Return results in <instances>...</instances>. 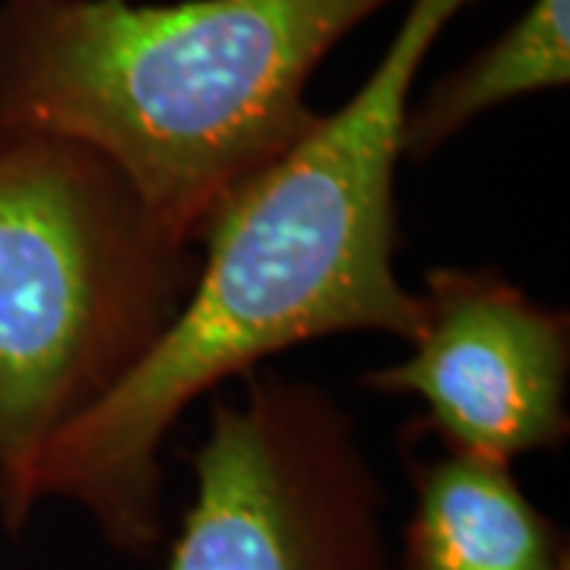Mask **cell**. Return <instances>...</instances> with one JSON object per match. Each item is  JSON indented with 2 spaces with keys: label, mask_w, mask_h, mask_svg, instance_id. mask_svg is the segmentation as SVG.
Segmentation results:
<instances>
[{
  "label": "cell",
  "mask_w": 570,
  "mask_h": 570,
  "mask_svg": "<svg viewBox=\"0 0 570 570\" xmlns=\"http://www.w3.org/2000/svg\"><path fill=\"white\" fill-rule=\"evenodd\" d=\"M469 3L409 0L358 92L317 115L216 213L181 317L108 403L48 450L39 501L77 504L111 549L146 558L165 539V438L200 396L311 340L415 336L419 295L393 266L403 124L428 51Z\"/></svg>",
  "instance_id": "cell-1"
},
{
  "label": "cell",
  "mask_w": 570,
  "mask_h": 570,
  "mask_svg": "<svg viewBox=\"0 0 570 570\" xmlns=\"http://www.w3.org/2000/svg\"><path fill=\"white\" fill-rule=\"evenodd\" d=\"M393 0H3L0 140H77L184 242L311 130L307 82Z\"/></svg>",
  "instance_id": "cell-2"
},
{
  "label": "cell",
  "mask_w": 570,
  "mask_h": 570,
  "mask_svg": "<svg viewBox=\"0 0 570 570\" xmlns=\"http://www.w3.org/2000/svg\"><path fill=\"white\" fill-rule=\"evenodd\" d=\"M200 250L102 153L61 137L0 140V517L39 508L48 450L159 348L197 285Z\"/></svg>",
  "instance_id": "cell-3"
},
{
  "label": "cell",
  "mask_w": 570,
  "mask_h": 570,
  "mask_svg": "<svg viewBox=\"0 0 570 570\" xmlns=\"http://www.w3.org/2000/svg\"><path fill=\"white\" fill-rule=\"evenodd\" d=\"M168 570H393L387 491L355 419L314 381L247 371L190 453Z\"/></svg>",
  "instance_id": "cell-4"
},
{
  "label": "cell",
  "mask_w": 570,
  "mask_h": 570,
  "mask_svg": "<svg viewBox=\"0 0 570 570\" xmlns=\"http://www.w3.org/2000/svg\"><path fill=\"white\" fill-rule=\"evenodd\" d=\"M419 326L396 365L367 371L377 393L425 403L412 434L498 463L558 450L570 434L568 311L539 305L491 269L434 266L422 279Z\"/></svg>",
  "instance_id": "cell-5"
},
{
  "label": "cell",
  "mask_w": 570,
  "mask_h": 570,
  "mask_svg": "<svg viewBox=\"0 0 570 570\" xmlns=\"http://www.w3.org/2000/svg\"><path fill=\"white\" fill-rule=\"evenodd\" d=\"M412 485L400 570H570L564 532L510 463L441 450L412 460Z\"/></svg>",
  "instance_id": "cell-6"
},
{
  "label": "cell",
  "mask_w": 570,
  "mask_h": 570,
  "mask_svg": "<svg viewBox=\"0 0 570 570\" xmlns=\"http://www.w3.org/2000/svg\"><path fill=\"white\" fill-rule=\"evenodd\" d=\"M570 80V0H532L498 39L434 82L403 124V159H428L491 108Z\"/></svg>",
  "instance_id": "cell-7"
}]
</instances>
